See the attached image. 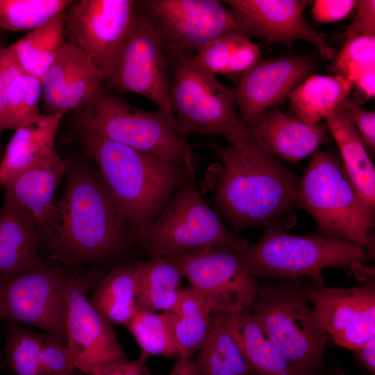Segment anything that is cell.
Returning <instances> with one entry per match:
<instances>
[{"label":"cell","instance_id":"obj_3","mask_svg":"<svg viewBox=\"0 0 375 375\" xmlns=\"http://www.w3.org/2000/svg\"><path fill=\"white\" fill-rule=\"evenodd\" d=\"M86 156L99 173L129 226L133 242L194 176L185 167L165 162L100 134L78 131Z\"/></svg>","mask_w":375,"mask_h":375},{"label":"cell","instance_id":"obj_16","mask_svg":"<svg viewBox=\"0 0 375 375\" xmlns=\"http://www.w3.org/2000/svg\"><path fill=\"white\" fill-rule=\"evenodd\" d=\"M136 1H72L63 11L65 33L103 72L130 23ZM103 75V74H102Z\"/></svg>","mask_w":375,"mask_h":375},{"label":"cell","instance_id":"obj_5","mask_svg":"<svg viewBox=\"0 0 375 375\" xmlns=\"http://www.w3.org/2000/svg\"><path fill=\"white\" fill-rule=\"evenodd\" d=\"M297 204L313 217L319 234L374 253V211L356 195L333 153L319 149L312 153L299 182Z\"/></svg>","mask_w":375,"mask_h":375},{"label":"cell","instance_id":"obj_7","mask_svg":"<svg viewBox=\"0 0 375 375\" xmlns=\"http://www.w3.org/2000/svg\"><path fill=\"white\" fill-rule=\"evenodd\" d=\"M169 99L181 134L217 135L230 144L242 142L247 132L235 112V90L203 68L195 53L170 55Z\"/></svg>","mask_w":375,"mask_h":375},{"label":"cell","instance_id":"obj_30","mask_svg":"<svg viewBox=\"0 0 375 375\" xmlns=\"http://www.w3.org/2000/svg\"><path fill=\"white\" fill-rule=\"evenodd\" d=\"M63 12L12 44L23 72L41 80L65 42Z\"/></svg>","mask_w":375,"mask_h":375},{"label":"cell","instance_id":"obj_2","mask_svg":"<svg viewBox=\"0 0 375 375\" xmlns=\"http://www.w3.org/2000/svg\"><path fill=\"white\" fill-rule=\"evenodd\" d=\"M209 147L224 165L214 202L235 231L291 217L300 180L248 133L239 143Z\"/></svg>","mask_w":375,"mask_h":375},{"label":"cell","instance_id":"obj_21","mask_svg":"<svg viewBox=\"0 0 375 375\" xmlns=\"http://www.w3.org/2000/svg\"><path fill=\"white\" fill-rule=\"evenodd\" d=\"M63 113L40 114L15 130L0 163V184L6 187L26 170L50 159Z\"/></svg>","mask_w":375,"mask_h":375},{"label":"cell","instance_id":"obj_14","mask_svg":"<svg viewBox=\"0 0 375 375\" xmlns=\"http://www.w3.org/2000/svg\"><path fill=\"white\" fill-rule=\"evenodd\" d=\"M314 314L335 342L352 350L375 338V281L349 288L304 287Z\"/></svg>","mask_w":375,"mask_h":375},{"label":"cell","instance_id":"obj_20","mask_svg":"<svg viewBox=\"0 0 375 375\" xmlns=\"http://www.w3.org/2000/svg\"><path fill=\"white\" fill-rule=\"evenodd\" d=\"M249 135L272 156L297 162L330 140V132L317 122L308 124L287 115L277 106L258 115L245 124Z\"/></svg>","mask_w":375,"mask_h":375},{"label":"cell","instance_id":"obj_34","mask_svg":"<svg viewBox=\"0 0 375 375\" xmlns=\"http://www.w3.org/2000/svg\"><path fill=\"white\" fill-rule=\"evenodd\" d=\"M43 334L7 322L5 361L15 375H42Z\"/></svg>","mask_w":375,"mask_h":375},{"label":"cell","instance_id":"obj_28","mask_svg":"<svg viewBox=\"0 0 375 375\" xmlns=\"http://www.w3.org/2000/svg\"><path fill=\"white\" fill-rule=\"evenodd\" d=\"M352 87L342 75L310 76L290 93V106L298 119L315 124L337 108Z\"/></svg>","mask_w":375,"mask_h":375},{"label":"cell","instance_id":"obj_40","mask_svg":"<svg viewBox=\"0 0 375 375\" xmlns=\"http://www.w3.org/2000/svg\"><path fill=\"white\" fill-rule=\"evenodd\" d=\"M341 106L350 117L358 135L369 156H374L375 151V113L361 108L354 101L345 99Z\"/></svg>","mask_w":375,"mask_h":375},{"label":"cell","instance_id":"obj_41","mask_svg":"<svg viewBox=\"0 0 375 375\" xmlns=\"http://www.w3.org/2000/svg\"><path fill=\"white\" fill-rule=\"evenodd\" d=\"M357 3L354 0H317L312 13L317 22H335L347 17Z\"/></svg>","mask_w":375,"mask_h":375},{"label":"cell","instance_id":"obj_17","mask_svg":"<svg viewBox=\"0 0 375 375\" xmlns=\"http://www.w3.org/2000/svg\"><path fill=\"white\" fill-rule=\"evenodd\" d=\"M312 72V64L292 56L259 61L243 72L235 90V103L245 125L261 112L277 106Z\"/></svg>","mask_w":375,"mask_h":375},{"label":"cell","instance_id":"obj_33","mask_svg":"<svg viewBox=\"0 0 375 375\" xmlns=\"http://www.w3.org/2000/svg\"><path fill=\"white\" fill-rule=\"evenodd\" d=\"M125 326L140 346L141 352L149 357L179 356L172 312L158 314L138 309Z\"/></svg>","mask_w":375,"mask_h":375},{"label":"cell","instance_id":"obj_43","mask_svg":"<svg viewBox=\"0 0 375 375\" xmlns=\"http://www.w3.org/2000/svg\"><path fill=\"white\" fill-rule=\"evenodd\" d=\"M149 357L144 353L133 361L102 367L92 375H147L145 363Z\"/></svg>","mask_w":375,"mask_h":375},{"label":"cell","instance_id":"obj_23","mask_svg":"<svg viewBox=\"0 0 375 375\" xmlns=\"http://www.w3.org/2000/svg\"><path fill=\"white\" fill-rule=\"evenodd\" d=\"M40 232L31 217L6 197L0 209V282L37 266Z\"/></svg>","mask_w":375,"mask_h":375},{"label":"cell","instance_id":"obj_37","mask_svg":"<svg viewBox=\"0 0 375 375\" xmlns=\"http://www.w3.org/2000/svg\"><path fill=\"white\" fill-rule=\"evenodd\" d=\"M249 38L243 34L233 33L224 35L212 41L202 49L195 53L199 63L208 72L226 74L239 48Z\"/></svg>","mask_w":375,"mask_h":375},{"label":"cell","instance_id":"obj_35","mask_svg":"<svg viewBox=\"0 0 375 375\" xmlns=\"http://www.w3.org/2000/svg\"><path fill=\"white\" fill-rule=\"evenodd\" d=\"M70 0H0V26L32 31L62 12Z\"/></svg>","mask_w":375,"mask_h":375},{"label":"cell","instance_id":"obj_39","mask_svg":"<svg viewBox=\"0 0 375 375\" xmlns=\"http://www.w3.org/2000/svg\"><path fill=\"white\" fill-rule=\"evenodd\" d=\"M23 72L12 45L0 49V131L8 130V94L13 78Z\"/></svg>","mask_w":375,"mask_h":375},{"label":"cell","instance_id":"obj_38","mask_svg":"<svg viewBox=\"0 0 375 375\" xmlns=\"http://www.w3.org/2000/svg\"><path fill=\"white\" fill-rule=\"evenodd\" d=\"M78 372L67 347L43 333L42 375H78Z\"/></svg>","mask_w":375,"mask_h":375},{"label":"cell","instance_id":"obj_10","mask_svg":"<svg viewBox=\"0 0 375 375\" xmlns=\"http://www.w3.org/2000/svg\"><path fill=\"white\" fill-rule=\"evenodd\" d=\"M102 74L117 90L150 99L176 124L169 99L170 56L138 1L128 26Z\"/></svg>","mask_w":375,"mask_h":375},{"label":"cell","instance_id":"obj_25","mask_svg":"<svg viewBox=\"0 0 375 375\" xmlns=\"http://www.w3.org/2000/svg\"><path fill=\"white\" fill-rule=\"evenodd\" d=\"M342 160V172L359 199L371 210L375 208V168L356 129L340 104L324 117Z\"/></svg>","mask_w":375,"mask_h":375},{"label":"cell","instance_id":"obj_32","mask_svg":"<svg viewBox=\"0 0 375 375\" xmlns=\"http://www.w3.org/2000/svg\"><path fill=\"white\" fill-rule=\"evenodd\" d=\"M334 69L365 97H374L375 35L347 36Z\"/></svg>","mask_w":375,"mask_h":375},{"label":"cell","instance_id":"obj_19","mask_svg":"<svg viewBox=\"0 0 375 375\" xmlns=\"http://www.w3.org/2000/svg\"><path fill=\"white\" fill-rule=\"evenodd\" d=\"M231 9L251 22L263 40L284 44L290 48L296 40L314 44L324 59H332L335 51L325 37L305 19L303 12L307 1L299 0H228Z\"/></svg>","mask_w":375,"mask_h":375},{"label":"cell","instance_id":"obj_18","mask_svg":"<svg viewBox=\"0 0 375 375\" xmlns=\"http://www.w3.org/2000/svg\"><path fill=\"white\" fill-rule=\"evenodd\" d=\"M103 77L92 58L72 42H66L42 76V94L50 113L87 105Z\"/></svg>","mask_w":375,"mask_h":375},{"label":"cell","instance_id":"obj_45","mask_svg":"<svg viewBox=\"0 0 375 375\" xmlns=\"http://www.w3.org/2000/svg\"><path fill=\"white\" fill-rule=\"evenodd\" d=\"M169 375H199L191 357L178 356Z\"/></svg>","mask_w":375,"mask_h":375},{"label":"cell","instance_id":"obj_22","mask_svg":"<svg viewBox=\"0 0 375 375\" xmlns=\"http://www.w3.org/2000/svg\"><path fill=\"white\" fill-rule=\"evenodd\" d=\"M218 316L255 375H308L287 358L248 308Z\"/></svg>","mask_w":375,"mask_h":375},{"label":"cell","instance_id":"obj_4","mask_svg":"<svg viewBox=\"0 0 375 375\" xmlns=\"http://www.w3.org/2000/svg\"><path fill=\"white\" fill-rule=\"evenodd\" d=\"M88 131L194 172L193 155L177 124L162 111L140 109L100 89L78 116L73 133Z\"/></svg>","mask_w":375,"mask_h":375},{"label":"cell","instance_id":"obj_42","mask_svg":"<svg viewBox=\"0 0 375 375\" xmlns=\"http://www.w3.org/2000/svg\"><path fill=\"white\" fill-rule=\"evenodd\" d=\"M357 12L347 36L375 35V1H358Z\"/></svg>","mask_w":375,"mask_h":375},{"label":"cell","instance_id":"obj_12","mask_svg":"<svg viewBox=\"0 0 375 375\" xmlns=\"http://www.w3.org/2000/svg\"><path fill=\"white\" fill-rule=\"evenodd\" d=\"M71 276L42 262L0 282V320L42 331L66 347L65 324Z\"/></svg>","mask_w":375,"mask_h":375},{"label":"cell","instance_id":"obj_13","mask_svg":"<svg viewBox=\"0 0 375 375\" xmlns=\"http://www.w3.org/2000/svg\"><path fill=\"white\" fill-rule=\"evenodd\" d=\"M184 277L209 303L212 315L247 308L258 286L250 274L244 255L226 247L198 249L176 255Z\"/></svg>","mask_w":375,"mask_h":375},{"label":"cell","instance_id":"obj_8","mask_svg":"<svg viewBox=\"0 0 375 375\" xmlns=\"http://www.w3.org/2000/svg\"><path fill=\"white\" fill-rule=\"evenodd\" d=\"M374 253L345 240L319 233L294 235L275 227L265 232L244 255L247 267L255 278L286 280L312 278L321 287L327 267L348 268L374 259Z\"/></svg>","mask_w":375,"mask_h":375},{"label":"cell","instance_id":"obj_11","mask_svg":"<svg viewBox=\"0 0 375 375\" xmlns=\"http://www.w3.org/2000/svg\"><path fill=\"white\" fill-rule=\"evenodd\" d=\"M138 3L169 56L197 53L228 34L255 37L249 24L219 1L146 0Z\"/></svg>","mask_w":375,"mask_h":375},{"label":"cell","instance_id":"obj_31","mask_svg":"<svg viewBox=\"0 0 375 375\" xmlns=\"http://www.w3.org/2000/svg\"><path fill=\"white\" fill-rule=\"evenodd\" d=\"M171 312L174 315L179 356L191 357L200 349L207 336L212 315L211 308L205 297L191 288L182 290Z\"/></svg>","mask_w":375,"mask_h":375},{"label":"cell","instance_id":"obj_29","mask_svg":"<svg viewBox=\"0 0 375 375\" xmlns=\"http://www.w3.org/2000/svg\"><path fill=\"white\" fill-rule=\"evenodd\" d=\"M199 351L194 362L199 375H255L218 315H212L209 331Z\"/></svg>","mask_w":375,"mask_h":375},{"label":"cell","instance_id":"obj_36","mask_svg":"<svg viewBox=\"0 0 375 375\" xmlns=\"http://www.w3.org/2000/svg\"><path fill=\"white\" fill-rule=\"evenodd\" d=\"M40 80L22 72L12 81L8 94V129L16 130L28 123L40 112Z\"/></svg>","mask_w":375,"mask_h":375},{"label":"cell","instance_id":"obj_46","mask_svg":"<svg viewBox=\"0 0 375 375\" xmlns=\"http://www.w3.org/2000/svg\"><path fill=\"white\" fill-rule=\"evenodd\" d=\"M326 375H347L342 369L338 366H332L328 373Z\"/></svg>","mask_w":375,"mask_h":375},{"label":"cell","instance_id":"obj_26","mask_svg":"<svg viewBox=\"0 0 375 375\" xmlns=\"http://www.w3.org/2000/svg\"><path fill=\"white\" fill-rule=\"evenodd\" d=\"M139 310L172 312L182 292L183 268L175 256L153 258L135 262Z\"/></svg>","mask_w":375,"mask_h":375},{"label":"cell","instance_id":"obj_1","mask_svg":"<svg viewBox=\"0 0 375 375\" xmlns=\"http://www.w3.org/2000/svg\"><path fill=\"white\" fill-rule=\"evenodd\" d=\"M66 184L41 233L51 251L69 265L115 262L133 242L128 222L99 172L67 164Z\"/></svg>","mask_w":375,"mask_h":375},{"label":"cell","instance_id":"obj_9","mask_svg":"<svg viewBox=\"0 0 375 375\" xmlns=\"http://www.w3.org/2000/svg\"><path fill=\"white\" fill-rule=\"evenodd\" d=\"M134 244L151 258L216 247L245 255L251 245L226 230L196 188L193 176L175 191Z\"/></svg>","mask_w":375,"mask_h":375},{"label":"cell","instance_id":"obj_24","mask_svg":"<svg viewBox=\"0 0 375 375\" xmlns=\"http://www.w3.org/2000/svg\"><path fill=\"white\" fill-rule=\"evenodd\" d=\"M66 172V162L56 154L22 173L4 188L6 197L31 217L40 235L49 224L53 196Z\"/></svg>","mask_w":375,"mask_h":375},{"label":"cell","instance_id":"obj_27","mask_svg":"<svg viewBox=\"0 0 375 375\" xmlns=\"http://www.w3.org/2000/svg\"><path fill=\"white\" fill-rule=\"evenodd\" d=\"M135 263L113 266L95 287L90 304L110 324L126 325L138 310Z\"/></svg>","mask_w":375,"mask_h":375},{"label":"cell","instance_id":"obj_44","mask_svg":"<svg viewBox=\"0 0 375 375\" xmlns=\"http://www.w3.org/2000/svg\"><path fill=\"white\" fill-rule=\"evenodd\" d=\"M356 360L365 369L375 372V338L360 347L351 350Z\"/></svg>","mask_w":375,"mask_h":375},{"label":"cell","instance_id":"obj_6","mask_svg":"<svg viewBox=\"0 0 375 375\" xmlns=\"http://www.w3.org/2000/svg\"><path fill=\"white\" fill-rule=\"evenodd\" d=\"M299 278L258 287L247 308L287 358L308 375H326L323 356L329 335L317 319Z\"/></svg>","mask_w":375,"mask_h":375},{"label":"cell","instance_id":"obj_15","mask_svg":"<svg viewBox=\"0 0 375 375\" xmlns=\"http://www.w3.org/2000/svg\"><path fill=\"white\" fill-rule=\"evenodd\" d=\"M66 347L80 372L128 360L111 324L90 304L81 282L71 277L65 324Z\"/></svg>","mask_w":375,"mask_h":375}]
</instances>
